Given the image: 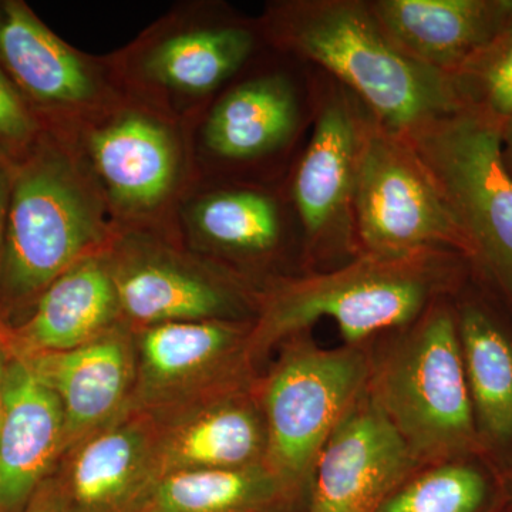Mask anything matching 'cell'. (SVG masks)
I'll use <instances>...</instances> for the list:
<instances>
[{"instance_id":"33","label":"cell","mask_w":512,"mask_h":512,"mask_svg":"<svg viewBox=\"0 0 512 512\" xmlns=\"http://www.w3.org/2000/svg\"><path fill=\"white\" fill-rule=\"evenodd\" d=\"M508 512H512V511H508Z\"/></svg>"},{"instance_id":"23","label":"cell","mask_w":512,"mask_h":512,"mask_svg":"<svg viewBox=\"0 0 512 512\" xmlns=\"http://www.w3.org/2000/svg\"><path fill=\"white\" fill-rule=\"evenodd\" d=\"M261 29L221 20L177 30L154 43L143 59L150 82L185 96L215 92L254 55Z\"/></svg>"},{"instance_id":"14","label":"cell","mask_w":512,"mask_h":512,"mask_svg":"<svg viewBox=\"0 0 512 512\" xmlns=\"http://www.w3.org/2000/svg\"><path fill=\"white\" fill-rule=\"evenodd\" d=\"M23 357L62 404L66 450L128 412L136 383V348L124 330L66 352Z\"/></svg>"},{"instance_id":"2","label":"cell","mask_w":512,"mask_h":512,"mask_svg":"<svg viewBox=\"0 0 512 512\" xmlns=\"http://www.w3.org/2000/svg\"><path fill=\"white\" fill-rule=\"evenodd\" d=\"M259 29L276 49L355 94L397 136L412 138L461 111L446 74L404 55L369 0H285L269 6Z\"/></svg>"},{"instance_id":"13","label":"cell","mask_w":512,"mask_h":512,"mask_svg":"<svg viewBox=\"0 0 512 512\" xmlns=\"http://www.w3.org/2000/svg\"><path fill=\"white\" fill-rule=\"evenodd\" d=\"M453 302L478 440L497 477L512 467V315L473 276Z\"/></svg>"},{"instance_id":"22","label":"cell","mask_w":512,"mask_h":512,"mask_svg":"<svg viewBox=\"0 0 512 512\" xmlns=\"http://www.w3.org/2000/svg\"><path fill=\"white\" fill-rule=\"evenodd\" d=\"M156 417L126 412L76 448L64 481L72 512H111L144 483Z\"/></svg>"},{"instance_id":"11","label":"cell","mask_w":512,"mask_h":512,"mask_svg":"<svg viewBox=\"0 0 512 512\" xmlns=\"http://www.w3.org/2000/svg\"><path fill=\"white\" fill-rule=\"evenodd\" d=\"M156 417L148 478L175 471L264 464L268 436L256 383L249 380Z\"/></svg>"},{"instance_id":"30","label":"cell","mask_w":512,"mask_h":512,"mask_svg":"<svg viewBox=\"0 0 512 512\" xmlns=\"http://www.w3.org/2000/svg\"><path fill=\"white\" fill-rule=\"evenodd\" d=\"M500 150L505 170L512 177V117L500 128Z\"/></svg>"},{"instance_id":"31","label":"cell","mask_w":512,"mask_h":512,"mask_svg":"<svg viewBox=\"0 0 512 512\" xmlns=\"http://www.w3.org/2000/svg\"><path fill=\"white\" fill-rule=\"evenodd\" d=\"M6 366H8V360H6L5 353L0 348V421H2L3 416V402H5Z\"/></svg>"},{"instance_id":"5","label":"cell","mask_w":512,"mask_h":512,"mask_svg":"<svg viewBox=\"0 0 512 512\" xmlns=\"http://www.w3.org/2000/svg\"><path fill=\"white\" fill-rule=\"evenodd\" d=\"M500 128L458 111L409 140L456 218L471 276L512 315V177L501 160Z\"/></svg>"},{"instance_id":"26","label":"cell","mask_w":512,"mask_h":512,"mask_svg":"<svg viewBox=\"0 0 512 512\" xmlns=\"http://www.w3.org/2000/svg\"><path fill=\"white\" fill-rule=\"evenodd\" d=\"M461 111L503 126L512 117V19L497 36L447 74Z\"/></svg>"},{"instance_id":"24","label":"cell","mask_w":512,"mask_h":512,"mask_svg":"<svg viewBox=\"0 0 512 512\" xmlns=\"http://www.w3.org/2000/svg\"><path fill=\"white\" fill-rule=\"evenodd\" d=\"M296 220L292 205L265 188L232 185L202 195L190 211L195 237L210 251L241 262H264L285 245ZM299 228V227H298Z\"/></svg>"},{"instance_id":"19","label":"cell","mask_w":512,"mask_h":512,"mask_svg":"<svg viewBox=\"0 0 512 512\" xmlns=\"http://www.w3.org/2000/svg\"><path fill=\"white\" fill-rule=\"evenodd\" d=\"M301 89L286 73L259 74L231 87L208 114L202 140L212 156L252 163L284 150L306 114Z\"/></svg>"},{"instance_id":"21","label":"cell","mask_w":512,"mask_h":512,"mask_svg":"<svg viewBox=\"0 0 512 512\" xmlns=\"http://www.w3.org/2000/svg\"><path fill=\"white\" fill-rule=\"evenodd\" d=\"M119 295L109 258H84L40 293L35 312L15 336V355L66 352L116 328Z\"/></svg>"},{"instance_id":"29","label":"cell","mask_w":512,"mask_h":512,"mask_svg":"<svg viewBox=\"0 0 512 512\" xmlns=\"http://www.w3.org/2000/svg\"><path fill=\"white\" fill-rule=\"evenodd\" d=\"M10 184H12V178L8 168L0 160V262H2L3 242H5L6 220H8Z\"/></svg>"},{"instance_id":"18","label":"cell","mask_w":512,"mask_h":512,"mask_svg":"<svg viewBox=\"0 0 512 512\" xmlns=\"http://www.w3.org/2000/svg\"><path fill=\"white\" fill-rule=\"evenodd\" d=\"M369 5L404 55L446 76L512 19V0H369Z\"/></svg>"},{"instance_id":"4","label":"cell","mask_w":512,"mask_h":512,"mask_svg":"<svg viewBox=\"0 0 512 512\" xmlns=\"http://www.w3.org/2000/svg\"><path fill=\"white\" fill-rule=\"evenodd\" d=\"M109 234L103 201L79 161L40 148L10 184L0 279L6 295L25 299L89 256Z\"/></svg>"},{"instance_id":"7","label":"cell","mask_w":512,"mask_h":512,"mask_svg":"<svg viewBox=\"0 0 512 512\" xmlns=\"http://www.w3.org/2000/svg\"><path fill=\"white\" fill-rule=\"evenodd\" d=\"M316 74L311 133L293 170L289 202L306 259L318 266L315 271H328L360 254L355 225L357 168L375 117L342 84L319 70Z\"/></svg>"},{"instance_id":"8","label":"cell","mask_w":512,"mask_h":512,"mask_svg":"<svg viewBox=\"0 0 512 512\" xmlns=\"http://www.w3.org/2000/svg\"><path fill=\"white\" fill-rule=\"evenodd\" d=\"M360 252L407 255L450 249L466 258V242L436 178L412 141L376 119L367 130L355 191Z\"/></svg>"},{"instance_id":"32","label":"cell","mask_w":512,"mask_h":512,"mask_svg":"<svg viewBox=\"0 0 512 512\" xmlns=\"http://www.w3.org/2000/svg\"><path fill=\"white\" fill-rule=\"evenodd\" d=\"M497 478L505 497L512 504V467L505 470L504 473L498 474Z\"/></svg>"},{"instance_id":"27","label":"cell","mask_w":512,"mask_h":512,"mask_svg":"<svg viewBox=\"0 0 512 512\" xmlns=\"http://www.w3.org/2000/svg\"><path fill=\"white\" fill-rule=\"evenodd\" d=\"M37 123L28 104L0 69V151L19 153L35 141Z\"/></svg>"},{"instance_id":"17","label":"cell","mask_w":512,"mask_h":512,"mask_svg":"<svg viewBox=\"0 0 512 512\" xmlns=\"http://www.w3.org/2000/svg\"><path fill=\"white\" fill-rule=\"evenodd\" d=\"M86 147L94 174L120 210H154L174 190L180 171L177 140L151 114L120 111L94 124Z\"/></svg>"},{"instance_id":"20","label":"cell","mask_w":512,"mask_h":512,"mask_svg":"<svg viewBox=\"0 0 512 512\" xmlns=\"http://www.w3.org/2000/svg\"><path fill=\"white\" fill-rule=\"evenodd\" d=\"M309 490L264 464L148 478L111 512H295Z\"/></svg>"},{"instance_id":"1","label":"cell","mask_w":512,"mask_h":512,"mask_svg":"<svg viewBox=\"0 0 512 512\" xmlns=\"http://www.w3.org/2000/svg\"><path fill=\"white\" fill-rule=\"evenodd\" d=\"M471 278L463 255L430 249L407 255L360 252L352 261L271 282L259 293L248 338L251 365L318 320L332 319L346 345L412 325L434 303L454 298Z\"/></svg>"},{"instance_id":"10","label":"cell","mask_w":512,"mask_h":512,"mask_svg":"<svg viewBox=\"0 0 512 512\" xmlns=\"http://www.w3.org/2000/svg\"><path fill=\"white\" fill-rule=\"evenodd\" d=\"M109 262L121 315L143 328L185 320L254 322L258 312L261 289L231 269L136 244Z\"/></svg>"},{"instance_id":"3","label":"cell","mask_w":512,"mask_h":512,"mask_svg":"<svg viewBox=\"0 0 512 512\" xmlns=\"http://www.w3.org/2000/svg\"><path fill=\"white\" fill-rule=\"evenodd\" d=\"M453 301L434 303L370 360L367 392L421 466L483 458Z\"/></svg>"},{"instance_id":"25","label":"cell","mask_w":512,"mask_h":512,"mask_svg":"<svg viewBox=\"0 0 512 512\" xmlns=\"http://www.w3.org/2000/svg\"><path fill=\"white\" fill-rule=\"evenodd\" d=\"M485 464L483 458L436 464L400 485L377 512H481L490 495Z\"/></svg>"},{"instance_id":"28","label":"cell","mask_w":512,"mask_h":512,"mask_svg":"<svg viewBox=\"0 0 512 512\" xmlns=\"http://www.w3.org/2000/svg\"><path fill=\"white\" fill-rule=\"evenodd\" d=\"M22 512H72L64 476L46 478Z\"/></svg>"},{"instance_id":"9","label":"cell","mask_w":512,"mask_h":512,"mask_svg":"<svg viewBox=\"0 0 512 512\" xmlns=\"http://www.w3.org/2000/svg\"><path fill=\"white\" fill-rule=\"evenodd\" d=\"M252 322L185 320L141 328L128 412L163 414L252 380Z\"/></svg>"},{"instance_id":"15","label":"cell","mask_w":512,"mask_h":512,"mask_svg":"<svg viewBox=\"0 0 512 512\" xmlns=\"http://www.w3.org/2000/svg\"><path fill=\"white\" fill-rule=\"evenodd\" d=\"M0 69L20 94L49 109H94L106 96L97 63L63 42L23 2L0 3Z\"/></svg>"},{"instance_id":"6","label":"cell","mask_w":512,"mask_h":512,"mask_svg":"<svg viewBox=\"0 0 512 512\" xmlns=\"http://www.w3.org/2000/svg\"><path fill=\"white\" fill-rule=\"evenodd\" d=\"M284 343L269 375L256 383L268 436L265 463L309 490L323 447L366 393L370 360L362 346L320 348L308 332Z\"/></svg>"},{"instance_id":"16","label":"cell","mask_w":512,"mask_h":512,"mask_svg":"<svg viewBox=\"0 0 512 512\" xmlns=\"http://www.w3.org/2000/svg\"><path fill=\"white\" fill-rule=\"evenodd\" d=\"M66 451L62 404L23 357L6 366L0 421V512H22Z\"/></svg>"},{"instance_id":"12","label":"cell","mask_w":512,"mask_h":512,"mask_svg":"<svg viewBox=\"0 0 512 512\" xmlns=\"http://www.w3.org/2000/svg\"><path fill=\"white\" fill-rule=\"evenodd\" d=\"M420 467L366 390L319 454L308 512H377Z\"/></svg>"}]
</instances>
